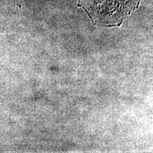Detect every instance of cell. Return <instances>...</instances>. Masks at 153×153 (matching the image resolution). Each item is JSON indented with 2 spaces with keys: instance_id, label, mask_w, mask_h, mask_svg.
Wrapping results in <instances>:
<instances>
[{
  "instance_id": "obj_1",
  "label": "cell",
  "mask_w": 153,
  "mask_h": 153,
  "mask_svg": "<svg viewBox=\"0 0 153 153\" xmlns=\"http://www.w3.org/2000/svg\"><path fill=\"white\" fill-rule=\"evenodd\" d=\"M141 0H78V6L86 11L95 26L104 27L120 26Z\"/></svg>"
}]
</instances>
